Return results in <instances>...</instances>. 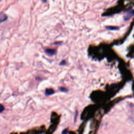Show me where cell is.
I'll return each mask as SVG.
<instances>
[{"label":"cell","instance_id":"52a82bcc","mask_svg":"<svg viewBox=\"0 0 134 134\" xmlns=\"http://www.w3.org/2000/svg\"><path fill=\"white\" fill-rule=\"evenodd\" d=\"M5 109V108H4V106L1 104H0V113H2V112H3V111Z\"/></svg>","mask_w":134,"mask_h":134},{"label":"cell","instance_id":"6da1fadb","mask_svg":"<svg viewBox=\"0 0 134 134\" xmlns=\"http://www.w3.org/2000/svg\"><path fill=\"white\" fill-rule=\"evenodd\" d=\"M59 121H60V116L58 115V114L55 113V112L52 113L51 116V124L50 125V126L49 127L48 130L47 131V133L50 134L54 133L58 126V125L59 123Z\"/></svg>","mask_w":134,"mask_h":134},{"label":"cell","instance_id":"3957f363","mask_svg":"<svg viewBox=\"0 0 134 134\" xmlns=\"http://www.w3.org/2000/svg\"><path fill=\"white\" fill-rule=\"evenodd\" d=\"M45 127L42 126L40 128L37 129V130H33L31 132H28L29 133H34V134H38V133H44L45 132Z\"/></svg>","mask_w":134,"mask_h":134},{"label":"cell","instance_id":"8992f818","mask_svg":"<svg viewBox=\"0 0 134 134\" xmlns=\"http://www.w3.org/2000/svg\"><path fill=\"white\" fill-rule=\"evenodd\" d=\"M46 53L49 55H54L56 54V51L55 49H48L46 50Z\"/></svg>","mask_w":134,"mask_h":134},{"label":"cell","instance_id":"9c48e42d","mask_svg":"<svg viewBox=\"0 0 134 134\" xmlns=\"http://www.w3.org/2000/svg\"><path fill=\"white\" fill-rule=\"evenodd\" d=\"M60 90L61 91H63V92H67V90L65 88H60Z\"/></svg>","mask_w":134,"mask_h":134},{"label":"cell","instance_id":"7a4b0ae2","mask_svg":"<svg viewBox=\"0 0 134 134\" xmlns=\"http://www.w3.org/2000/svg\"><path fill=\"white\" fill-rule=\"evenodd\" d=\"M134 15V12L133 10H129L127 11L126 14L124 16V19L125 20H128L130 19L132 16Z\"/></svg>","mask_w":134,"mask_h":134},{"label":"cell","instance_id":"277c9868","mask_svg":"<svg viewBox=\"0 0 134 134\" xmlns=\"http://www.w3.org/2000/svg\"><path fill=\"white\" fill-rule=\"evenodd\" d=\"M55 93V91L53 89H47L46 90L45 94L47 96H50L51 94H53Z\"/></svg>","mask_w":134,"mask_h":134},{"label":"cell","instance_id":"ba28073f","mask_svg":"<svg viewBox=\"0 0 134 134\" xmlns=\"http://www.w3.org/2000/svg\"><path fill=\"white\" fill-rule=\"evenodd\" d=\"M107 28L109 29L110 30H116L118 28L116 27H112V26H109V27H106Z\"/></svg>","mask_w":134,"mask_h":134},{"label":"cell","instance_id":"5b68a950","mask_svg":"<svg viewBox=\"0 0 134 134\" xmlns=\"http://www.w3.org/2000/svg\"><path fill=\"white\" fill-rule=\"evenodd\" d=\"M7 19V16L5 14H0V23H2L5 21Z\"/></svg>","mask_w":134,"mask_h":134}]
</instances>
